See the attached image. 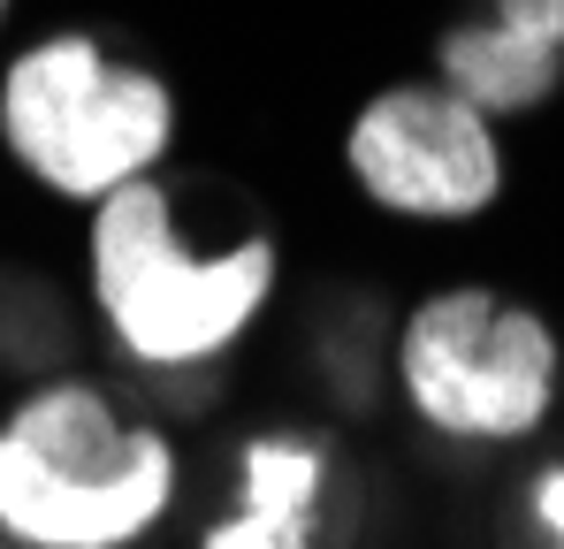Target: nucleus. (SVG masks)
I'll return each instance as SVG.
<instances>
[{
	"label": "nucleus",
	"mask_w": 564,
	"mask_h": 549,
	"mask_svg": "<svg viewBox=\"0 0 564 549\" xmlns=\"http://www.w3.org/2000/svg\"><path fill=\"white\" fill-rule=\"evenodd\" d=\"M176 504V435L99 374L69 366L0 405V535L15 549H145Z\"/></svg>",
	"instance_id": "2"
},
{
	"label": "nucleus",
	"mask_w": 564,
	"mask_h": 549,
	"mask_svg": "<svg viewBox=\"0 0 564 549\" xmlns=\"http://www.w3.org/2000/svg\"><path fill=\"white\" fill-rule=\"evenodd\" d=\"M435 77L466 107H480L488 122H519V115H542L564 92V54L480 8V15H458L435 31Z\"/></svg>",
	"instance_id": "7"
},
{
	"label": "nucleus",
	"mask_w": 564,
	"mask_h": 549,
	"mask_svg": "<svg viewBox=\"0 0 564 549\" xmlns=\"http://www.w3.org/2000/svg\"><path fill=\"white\" fill-rule=\"evenodd\" d=\"M0 549H15V542H8V535H0Z\"/></svg>",
	"instance_id": "12"
},
{
	"label": "nucleus",
	"mask_w": 564,
	"mask_h": 549,
	"mask_svg": "<svg viewBox=\"0 0 564 549\" xmlns=\"http://www.w3.org/2000/svg\"><path fill=\"white\" fill-rule=\"evenodd\" d=\"M85 313L99 344L138 381L198 389L206 374L237 359L252 329L282 298V245L275 229H245L206 245L191 229V206L169 176L122 183L85 214Z\"/></svg>",
	"instance_id": "1"
},
{
	"label": "nucleus",
	"mask_w": 564,
	"mask_h": 549,
	"mask_svg": "<svg viewBox=\"0 0 564 549\" xmlns=\"http://www.w3.org/2000/svg\"><path fill=\"white\" fill-rule=\"evenodd\" d=\"M519 527L534 549H564V458H542L519 481Z\"/></svg>",
	"instance_id": "9"
},
{
	"label": "nucleus",
	"mask_w": 564,
	"mask_h": 549,
	"mask_svg": "<svg viewBox=\"0 0 564 549\" xmlns=\"http://www.w3.org/2000/svg\"><path fill=\"white\" fill-rule=\"evenodd\" d=\"M176 138V85L85 23L46 31L0 62V161L54 206L93 214L122 183L169 176Z\"/></svg>",
	"instance_id": "3"
},
{
	"label": "nucleus",
	"mask_w": 564,
	"mask_h": 549,
	"mask_svg": "<svg viewBox=\"0 0 564 549\" xmlns=\"http://www.w3.org/2000/svg\"><path fill=\"white\" fill-rule=\"evenodd\" d=\"M191 549H336V443L305 420H260L229 443V504Z\"/></svg>",
	"instance_id": "6"
},
{
	"label": "nucleus",
	"mask_w": 564,
	"mask_h": 549,
	"mask_svg": "<svg viewBox=\"0 0 564 549\" xmlns=\"http://www.w3.org/2000/svg\"><path fill=\"white\" fill-rule=\"evenodd\" d=\"M344 176L404 229H466L496 214L511 183L503 122L466 107L443 77H389L344 122Z\"/></svg>",
	"instance_id": "5"
},
{
	"label": "nucleus",
	"mask_w": 564,
	"mask_h": 549,
	"mask_svg": "<svg viewBox=\"0 0 564 549\" xmlns=\"http://www.w3.org/2000/svg\"><path fill=\"white\" fill-rule=\"evenodd\" d=\"M8 15H15V0H0V31H8Z\"/></svg>",
	"instance_id": "11"
},
{
	"label": "nucleus",
	"mask_w": 564,
	"mask_h": 549,
	"mask_svg": "<svg viewBox=\"0 0 564 549\" xmlns=\"http://www.w3.org/2000/svg\"><path fill=\"white\" fill-rule=\"evenodd\" d=\"M69 359H77V305H69V290L46 268L0 260V374L15 389H31L46 374H69Z\"/></svg>",
	"instance_id": "8"
},
{
	"label": "nucleus",
	"mask_w": 564,
	"mask_h": 549,
	"mask_svg": "<svg viewBox=\"0 0 564 549\" xmlns=\"http://www.w3.org/2000/svg\"><path fill=\"white\" fill-rule=\"evenodd\" d=\"M488 15H503V23H519V31L550 39L564 54V0H488Z\"/></svg>",
	"instance_id": "10"
},
{
	"label": "nucleus",
	"mask_w": 564,
	"mask_h": 549,
	"mask_svg": "<svg viewBox=\"0 0 564 549\" xmlns=\"http://www.w3.org/2000/svg\"><path fill=\"white\" fill-rule=\"evenodd\" d=\"M389 389L451 451H519L557 420L564 336L496 282H443L397 313Z\"/></svg>",
	"instance_id": "4"
}]
</instances>
